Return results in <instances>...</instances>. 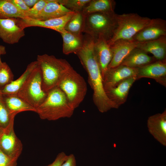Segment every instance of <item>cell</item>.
<instances>
[{
	"mask_svg": "<svg viewBox=\"0 0 166 166\" xmlns=\"http://www.w3.org/2000/svg\"><path fill=\"white\" fill-rule=\"evenodd\" d=\"M94 40L86 34L83 37L81 48L76 52L82 66L87 72L89 83L93 93L95 105L101 113L106 112L117 106L107 97L103 85V79L100 67L94 49Z\"/></svg>",
	"mask_w": 166,
	"mask_h": 166,
	"instance_id": "1",
	"label": "cell"
},
{
	"mask_svg": "<svg viewBox=\"0 0 166 166\" xmlns=\"http://www.w3.org/2000/svg\"><path fill=\"white\" fill-rule=\"evenodd\" d=\"M36 113L42 120L55 121L69 118L74 109L63 92L58 86L49 90L42 104L36 108Z\"/></svg>",
	"mask_w": 166,
	"mask_h": 166,
	"instance_id": "2",
	"label": "cell"
},
{
	"mask_svg": "<svg viewBox=\"0 0 166 166\" xmlns=\"http://www.w3.org/2000/svg\"><path fill=\"white\" fill-rule=\"evenodd\" d=\"M37 61L41 72L42 88L46 93L58 86L64 76L72 67L66 60L45 54L38 55Z\"/></svg>",
	"mask_w": 166,
	"mask_h": 166,
	"instance_id": "3",
	"label": "cell"
},
{
	"mask_svg": "<svg viewBox=\"0 0 166 166\" xmlns=\"http://www.w3.org/2000/svg\"><path fill=\"white\" fill-rule=\"evenodd\" d=\"M116 14L114 12H98L84 15L82 32L94 39H104L107 41L112 38L116 29Z\"/></svg>",
	"mask_w": 166,
	"mask_h": 166,
	"instance_id": "4",
	"label": "cell"
},
{
	"mask_svg": "<svg viewBox=\"0 0 166 166\" xmlns=\"http://www.w3.org/2000/svg\"><path fill=\"white\" fill-rule=\"evenodd\" d=\"M117 25L111 39L108 42L110 45L120 39L129 40L150 24L153 19L142 17L136 13L116 14Z\"/></svg>",
	"mask_w": 166,
	"mask_h": 166,
	"instance_id": "5",
	"label": "cell"
},
{
	"mask_svg": "<svg viewBox=\"0 0 166 166\" xmlns=\"http://www.w3.org/2000/svg\"><path fill=\"white\" fill-rule=\"evenodd\" d=\"M58 87L65 93L74 109L83 101L87 90L84 79L72 67L64 76Z\"/></svg>",
	"mask_w": 166,
	"mask_h": 166,
	"instance_id": "6",
	"label": "cell"
},
{
	"mask_svg": "<svg viewBox=\"0 0 166 166\" xmlns=\"http://www.w3.org/2000/svg\"><path fill=\"white\" fill-rule=\"evenodd\" d=\"M16 95L36 109L44 101L47 93L42 88V73L38 65Z\"/></svg>",
	"mask_w": 166,
	"mask_h": 166,
	"instance_id": "7",
	"label": "cell"
},
{
	"mask_svg": "<svg viewBox=\"0 0 166 166\" xmlns=\"http://www.w3.org/2000/svg\"><path fill=\"white\" fill-rule=\"evenodd\" d=\"M14 119L4 129L0 136V150L7 156L18 159L21 155L23 145L14 129Z\"/></svg>",
	"mask_w": 166,
	"mask_h": 166,
	"instance_id": "8",
	"label": "cell"
},
{
	"mask_svg": "<svg viewBox=\"0 0 166 166\" xmlns=\"http://www.w3.org/2000/svg\"><path fill=\"white\" fill-rule=\"evenodd\" d=\"M74 13V12L72 11L62 17L45 20L28 17L24 18H18V24L23 29L29 27L38 26L51 29L60 33L64 29L66 24Z\"/></svg>",
	"mask_w": 166,
	"mask_h": 166,
	"instance_id": "9",
	"label": "cell"
},
{
	"mask_svg": "<svg viewBox=\"0 0 166 166\" xmlns=\"http://www.w3.org/2000/svg\"><path fill=\"white\" fill-rule=\"evenodd\" d=\"M25 35L24 29L18 24V18L0 19V38L5 42L17 43Z\"/></svg>",
	"mask_w": 166,
	"mask_h": 166,
	"instance_id": "10",
	"label": "cell"
},
{
	"mask_svg": "<svg viewBox=\"0 0 166 166\" xmlns=\"http://www.w3.org/2000/svg\"><path fill=\"white\" fill-rule=\"evenodd\" d=\"M139 43L133 39H120L114 42L110 45L112 51L113 57L108 69L120 65L130 53L137 47Z\"/></svg>",
	"mask_w": 166,
	"mask_h": 166,
	"instance_id": "11",
	"label": "cell"
},
{
	"mask_svg": "<svg viewBox=\"0 0 166 166\" xmlns=\"http://www.w3.org/2000/svg\"><path fill=\"white\" fill-rule=\"evenodd\" d=\"M137 68V80L144 77L151 78L166 87V60L156 61Z\"/></svg>",
	"mask_w": 166,
	"mask_h": 166,
	"instance_id": "12",
	"label": "cell"
},
{
	"mask_svg": "<svg viewBox=\"0 0 166 166\" xmlns=\"http://www.w3.org/2000/svg\"><path fill=\"white\" fill-rule=\"evenodd\" d=\"M137 71V68H131L122 65L108 69L103 78V85L105 92L121 81L130 77L136 76Z\"/></svg>",
	"mask_w": 166,
	"mask_h": 166,
	"instance_id": "13",
	"label": "cell"
},
{
	"mask_svg": "<svg viewBox=\"0 0 166 166\" xmlns=\"http://www.w3.org/2000/svg\"><path fill=\"white\" fill-rule=\"evenodd\" d=\"M166 36V21L161 18L153 19L152 22L138 32L132 39L142 43Z\"/></svg>",
	"mask_w": 166,
	"mask_h": 166,
	"instance_id": "14",
	"label": "cell"
},
{
	"mask_svg": "<svg viewBox=\"0 0 166 166\" xmlns=\"http://www.w3.org/2000/svg\"><path fill=\"white\" fill-rule=\"evenodd\" d=\"M137 80L136 76L129 77L105 91L109 98L118 108L126 101L129 90Z\"/></svg>",
	"mask_w": 166,
	"mask_h": 166,
	"instance_id": "15",
	"label": "cell"
},
{
	"mask_svg": "<svg viewBox=\"0 0 166 166\" xmlns=\"http://www.w3.org/2000/svg\"><path fill=\"white\" fill-rule=\"evenodd\" d=\"M147 126L149 132L154 138L166 146V110L162 113L152 115L148 118Z\"/></svg>",
	"mask_w": 166,
	"mask_h": 166,
	"instance_id": "16",
	"label": "cell"
},
{
	"mask_svg": "<svg viewBox=\"0 0 166 166\" xmlns=\"http://www.w3.org/2000/svg\"><path fill=\"white\" fill-rule=\"evenodd\" d=\"M94 49L103 79L112 58V49L108 41L102 38L94 41Z\"/></svg>",
	"mask_w": 166,
	"mask_h": 166,
	"instance_id": "17",
	"label": "cell"
},
{
	"mask_svg": "<svg viewBox=\"0 0 166 166\" xmlns=\"http://www.w3.org/2000/svg\"><path fill=\"white\" fill-rule=\"evenodd\" d=\"M151 53L156 61L166 60V36L147 42L139 43L137 47Z\"/></svg>",
	"mask_w": 166,
	"mask_h": 166,
	"instance_id": "18",
	"label": "cell"
},
{
	"mask_svg": "<svg viewBox=\"0 0 166 166\" xmlns=\"http://www.w3.org/2000/svg\"><path fill=\"white\" fill-rule=\"evenodd\" d=\"M72 11L59 3L57 0H50L41 12L32 18L47 20L62 17Z\"/></svg>",
	"mask_w": 166,
	"mask_h": 166,
	"instance_id": "19",
	"label": "cell"
},
{
	"mask_svg": "<svg viewBox=\"0 0 166 166\" xmlns=\"http://www.w3.org/2000/svg\"><path fill=\"white\" fill-rule=\"evenodd\" d=\"M156 61L153 57L138 48L133 50L121 65L132 68L140 67Z\"/></svg>",
	"mask_w": 166,
	"mask_h": 166,
	"instance_id": "20",
	"label": "cell"
},
{
	"mask_svg": "<svg viewBox=\"0 0 166 166\" xmlns=\"http://www.w3.org/2000/svg\"><path fill=\"white\" fill-rule=\"evenodd\" d=\"M5 105L10 113L17 115L26 111L36 112V109L23 99L15 94H2Z\"/></svg>",
	"mask_w": 166,
	"mask_h": 166,
	"instance_id": "21",
	"label": "cell"
},
{
	"mask_svg": "<svg viewBox=\"0 0 166 166\" xmlns=\"http://www.w3.org/2000/svg\"><path fill=\"white\" fill-rule=\"evenodd\" d=\"M37 61L31 62L27 66L23 74L17 79L13 80L1 90L2 94L16 95L25 84L33 70L38 66Z\"/></svg>",
	"mask_w": 166,
	"mask_h": 166,
	"instance_id": "22",
	"label": "cell"
},
{
	"mask_svg": "<svg viewBox=\"0 0 166 166\" xmlns=\"http://www.w3.org/2000/svg\"><path fill=\"white\" fill-rule=\"evenodd\" d=\"M116 4L113 0H91L81 12L85 15L95 13L114 12Z\"/></svg>",
	"mask_w": 166,
	"mask_h": 166,
	"instance_id": "23",
	"label": "cell"
},
{
	"mask_svg": "<svg viewBox=\"0 0 166 166\" xmlns=\"http://www.w3.org/2000/svg\"><path fill=\"white\" fill-rule=\"evenodd\" d=\"M63 39V53L66 55L75 53L82 47L83 43V37L77 36L65 30L60 33Z\"/></svg>",
	"mask_w": 166,
	"mask_h": 166,
	"instance_id": "24",
	"label": "cell"
},
{
	"mask_svg": "<svg viewBox=\"0 0 166 166\" xmlns=\"http://www.w3.org/2000/svg\"><path fill=\"white\" fill-rule=\"evenodd\" d=\"M25 17L24 12L18 9L10 0H0V19Z\"/></svg>",
	"mask_w": 166,
	"mask_h": 166,
	"instance_id": "25",
	"label": "cell"
},
{
	"mask_svg": "<svg viewBox=\"0 0 166 166\" xmlns=\"http://www.w3.org/2000/svg\"><path fill=\"white\" fill-rule=\"evenodd\" d=\"M84 15L81 12H75L66 24L64 30L77 36L82 38Z\"/></svg>",
	"mask_w": 166,
	"mask_h": 166,
	"instance_id": "26",
	"label": "cell"
},
{
	"mask_svg": "<svg viewBox=\"0 0 166 166\" xmlns=\"http://www.w3.org/2000/svg\"><path fill=\"white\" fill-rule=\"evenodd\" d=\"M16 115L11 114L6 106L0 89V127L5 129L7 128Z\"/></svg>",
	"mask_w": 166,
	"mask_h": 166,
	"instance_id": "27",
	"label": "cell"
},
{
	"mask_svg": "<svg viewBox=\"0 0 166 166\" xmlns=\"http://www.w3.org/2000/svg\"><path fill=\"white\" fill-rule=\"evenodd\" d=\"M14 76L8 65L2 62L0 64V89L14 80Z\"/></svg>",
	"mask_w": 166,
	"mask_h": 166,
	"instance_id": "28",
	"label": "cell"
},
{
	"mask_svg": "<svg viewBox=\"0 0 166 166\" xmlns=\"http://www.w3.org/2000/svg\"><path fill=\"white\" fill-rule=\"evenodd\" d=\"M91 0H57L58 2L74 12H81Z\"/></svg>",
	"mask_w": 166,
	"mask_h": 166,
	"instance_id": "29",
	"label": "cell"
},
{
	"mask_svg": "<svg viewBox=\"0 0 166 166\" xmlns=\"http://www.w3.org/2000/svg\"><path fill=\"white\" fill-rule=\"evenodd\" d=\"M49 1L50 0H39L32 7L24 12L26 17L32 18L38 15Z\"/></svg>",
	"mask_w": 166,
	"mask_h": 166,
	"instance_id": "30",
	"label": "cell"
},
{
	"mask_svg": "<svg viewBox=\"0 0 166 166\" xmlns=\"http://www.w3.org/2000/svg\"><path fill=\"white\" fill-rule=\"evenodd\" d=\"M18 159L7 156L0 150V166H17Z\"/></svg>",
	"mask_w": 166,
	"mask_h": 166,
	"instance_id": "31",
	"label": "cell"
},
{
	"mask_svg": "<svg viewBox=\"0 0 166 166\" xmlns=\"http://www.w3.org/2000/svg\"><path fill=\"white\" fill-rule=\"evenodd\" d=\"M68 156V155L63 152H60L52 163L45 166H61L67 159Z\"/></svg>",
	"mask_w": 166,
	"mask_h": 166,
	"instance_id": "32",
	"label": "cell"
},
{
	"mask_svg": "<svg viewBox=\"0 0 166 166\" xmlns=\"http://www.w3.org/2000/svg\"><path fill=\"white\" fill-rule=\"evenodd\" d=\"M10 1L20 10L25 12L30 9L24 0H10Z\"/></svg>",
	"mask_w": 166,
	"mask_h": 166,
	"instance_id": "33",
	"label": "cell"
},
{
	"mask_svg": "<svg viewBox=\"0 0 166 166\" xmlns=\"http://www.w3.org/2000/svg\"><path fill=\"white\" fill-rule=\"evenodd\" d=\"M76 160L74 155L70 154L61 166H76Z\"/></svg>",
	"mask_w": 166,
	"mask_h": 166,
	"instance_id": "34",
	"label": "cell"
},
{
	"mask_svg": "<svg viewBox=\"0 0 166 166\" xmlns=\"http://www.w3.org/2000/svg\"><path fill=\"white\" fill-rule=\"evenodd\" d=\"M39 0H24L26 5L30 8L32 7Z\"/></svg>",
	"mask_w": 166,
	"mask_h": 166,
	"instance_id": "35",
	"label": "cell"
},
{
	"mask_svg": "<svg viewBox=\"0 0 166 166\" xmlns=\"http://www.w3.org/2000/svg\"><path fill=\"white\" fill-rule=\"evenodd\" d=\"M6 53L5 46L0 44V56L1 55L5 54ZM2 63L0 57V64Z\"/></svg>",
	"mask_w": 166,
	"mask_h": 166,
	"instance_id": "36",
	"label": "cell"
},
{
	"mask_svg": "<svg viewBox=\"0 0 166 166\" xmlns=\"http://www.w3.org/2000/svg\"><path fill=\"white\" fill-rule=\"evenodd\" d=\"M4 129H3V128L0 127V136L3 133Z\"/></svg>",
	"mask_w": 166,
	"mask_h": 166,
	"instance_id": "37",
	"label": "cell"
}]
</instances>
